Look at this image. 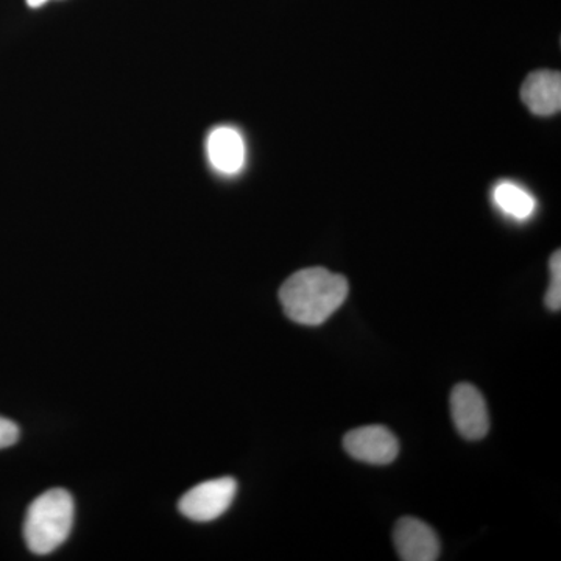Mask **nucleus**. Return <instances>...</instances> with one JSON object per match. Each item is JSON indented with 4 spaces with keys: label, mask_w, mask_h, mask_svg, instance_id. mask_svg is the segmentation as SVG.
Returning <instances> with one entry per match:
<instances>
[{
    "label": "nucleus",
    "mask_w": 561,
    "mask_h": 561,
    "mask_svg": "<svg viewBox=\"0 0 561 561\" xmlns=\"http://www.w3.org/2000/svg\"><path fill=\"white\" fill-rule=\"evenodd\" d=\"M20 438V427L13 421L0 416V449L9 448Z\"/></svg>",
    "instance_id": "11"
},
{
    "label": "nucleus",
    "mask_w": 561,
    "mask_h": 561,
    "mask_svg": "<svg viewBox=\"0 0 561 561\" xmlns=\"http://www.w3.org/2000/svg\"><path fill=\"white\" fill-rule=\"evenodd\" d=\"M208 158L213 168L224 175H236L245 164V140L232 127H217L209 133Z\"/></svg>",
    "instance_id": "8"
},
{
    "label": "nucleus",
    "mask_w": 561,
    "mask_h": 561,
    "mask_svg": "<svg viewBox=\"0 0 561 561\" xmlns=\"http://www.w3.org/2000/svg\"><path fill=\"white\" fill-rule=\"evenodd\" d=\"M549 268H551V284H549L548 294H546V306L549 311L559 312L561 309V254L560 250H557L552 254L551 262H549Z\"/></svg>",
    "instance_id": "10"
},
{
    "label": "nucleus",
    "mask_w": 561,
    "mask_h": 561,
    "mask_svg": "<svg viewBox=\"0 0 561 561\" xmlns=\"http://www.w3.org/2000/svg\"><path fill=\"white\" fill-rule=\"evenodd\" d=\"M236 493H238V482L234 479H213L187 491L181 497L180 512L192 522H214L231 507Z\"/></svg>",
    "instance_id": "3"
},
{
    "label": "nucleus",
    "mask_w": 561,
    "mask_h": 561,
    "mask_svg": "<svg viewBox=\"0 0 561 561\" xmlns=\"http://www.w3.org/2000/svg\"><path fill=\"white\" fill-rule=\"evenodd\" d=\"M454 426L465 440H482L490 431V415L481 391L471 383H459L451 393Z\"/></svg>",
    "instance_id": "4"
},
{
    "label": "nucleus",
    "mask_w": 561,
    "mask_h": 561,
    "mask_svg": "<svg viewBox=\"0 0 561 561\" xmlns=\"http://www.w3.org/2000/svg\"><path fill=\"white\" fill-rule=\"evenodd\" d=\"M394 548L404 561H435L442 546L437 534L421 519L401 518L393 531Z\"/></svg>",
    "instance_id": "6"
},
{
    "label": "nucleus",
    "mask_w": 561,
    "mask_h": 561,
    "mask_svg": "<svg viewBox=\"0 0 561 561\" xmlns=\"http://www.w3.org/2000/svg\"><path fill=\"white\" fill-rule=\"evenodd\" d=\"M348 291L345 276L323 267L302 268L280 286L279 301L295 323L319 327L341 309Z\"/></svg>",
    "instance_id": "1"
},
{
    "label": "nucleus",
    "mask_w": 561,
    "mask_h": 561,
    "mask_svg": "<svg viewBox=\"0 0 561 561\" xmlns=\"http://www.w3.org/2000/svg\"><path fill=\"white\" fill-rule=\"evenodd\" d=\"M524 105L537 116H553L561 110V76L556 70H537L524 81Z\"/></svg>",
    "instance_id": "7"
},
{
    "label": "nucleus",
    "mask_w": 561,
    "mask_h": 561,
    "mask_svg": "<svg viewBox=\"0 0 561 561\" xmlns=\"http://www.w3.org/2000/svg\"><path fill=\"white\" fill-rule=\"evenodd\" d=\"M343 446L353 459L368 465H390L400 454V442L383 426H364L348 432Z\"/></svg>",
    "instance_id": "5"
},
{
    "label": "nucleus",
    "mask_w": 561,
    "mask_h": 561,
    "mask_svg": "<svg viewBox=\"0 0 561 561\" xmlns=\"http://www.w3.org/2000/svg\"><path fill=\"white\" fill-rule=\"evenodd\" d=\"M72 524V496L61 489L46 491L28 507L24 524L25 542L36 556H47L68 540Z\"/></svg>",
    "instance_id": "2"
},
{
    "label": "nucleus",
    "mask_w": 561,
    "mask_h": 561,
    "mask_svg": "<svg viewBox=\"0 0 561 561\" xmlns=\"http://www.w3.org/2000/svg\"><path fill=\"white\" fill-rule=\"evenodd\" d=\"M49 2V0H27V5L32 7V9H38V7H43L44 3Z\"/></svg>",
    "instance_id": "12"
},
{
    "label": "nucleus",
    "mask_w": 561,
    "mask_h": 561,
    "mask_svg": "<svg viewBox=\"0 0 561 561\" xmlns=\"http://www.w3.org/2000/svg\"><path fill=\"white\" fill-rule=\"evenodd\" d=\"M493 201L497 208L516 220L529 219L535 210V198L512 181H502L493 191Z\"/></svg>",
    "instance_id": "9"
}]
</instances>
